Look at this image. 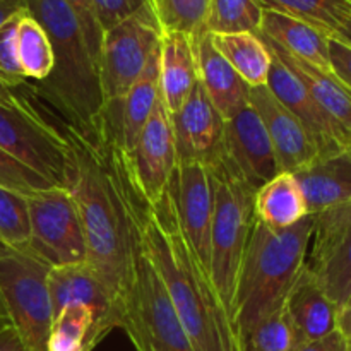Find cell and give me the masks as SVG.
Returning <instances> with one entry per match:
<instances>
[{
	"mask_svg": "<svg viewBox=\"0 0 351 351\" xmlns=\"http://www.w3.org/2000/svg\"><path fill=\"white\" fill-rule=\"evenodd\" d=\"M69 143L64 189L74 199L88 243V263L108 287L120 308L141 243L136 219L137 189L122 149L105 130L88 136L62 123Z\"/></svg>",
	"mask_w": 351,
	"mask_h": 351,
	"instance_id": "6da1fadb",
	"label": "cell"
},
{
	"mask_svg": "<svg viewBox=\"0 0 351 351\" xmlns=\"http://www.w3.org/2000/svg\"><path fill=\"white\" fill-rule=\"evenodd\" d=\"M136 219L144 250L194 351H243L209 273L182 232L168 191L156 202H144L137 192Z\"/></svg>",
	"mask_w": 351,
	"mask_h": 351,
	"instance_id": "7a4b0ae2",
	"label": "cell"
},
{
	"mask_svg": "<svg viewBox=\"0 0 351 351\" xmlns=\"http://www.w3.org/2000/svg\"><path fill=\"white\" fill-rule=\"evenodd\" d=\"M26 12L48 34L55 57L53 71L36 82V93L60 113L62 123L95 136L103 112L98 65L74 10L65 0H26Z\"/></svg>",
	"mask_w": 351,
	"mask_h": 351,
	"instance_id": "3957f363",
	"label": "cell"
},
{
	"mask_svg": "<svg viewBox=\"0 0 351 351\" xmlns=\"http://www.w3.org/2000/svg\"><path fill=\"white\" fill-rule=\"evenodd\" d=\"M314 218L311 215L285 230L256 221L239 271L232 317L240 343L250 329L283 307L285 297L307 257Z\"/></svg>",
	"mask_w": 351,
	"mask_h": 351,
	"instance_id": "277c9868",
	"label": "cell"
},
{
	"mask_svg": "<svg viewBox=\"0 0 351 351\" xmlns=\"http://www.w3.org/2000/svg\"><path fill=\"white\" fill-rule=\"evenodd\" d=\"M206 168L213 191L209 278L233 324L232 305L239 271L257 221L254 213L256 191L237 175L223 154L206 165Z\"/></svg>",
	"mask_w": 351,
	"mask_h": 351,
	"instance_id": "5b68a950",
	"label": "cell"
},
{
	"mask_svg": "<svg viewBox=\"0 0 351 351\" xmlns=\"http://www.w3.org/2000/svg\"><path fill=\"white\" fill-rule=\"evenodd\" d=\"M50 269L27 250L0 245V307L26 351H47L53 322Z\"/></svg>",
	"mask_w": 351,
	"mask_h": 351,
	"instance_id": "8992f818",
	"label": "cell"
},
{
	"mask_svg": "<svg viewBox=\"0 0 351 351\" xmlns=\"http://www.w3.org/2000/svg\"><path fill=\"white\" fill-rule=\"evenodd\" d=\"M120 329L137 351H194L173 304L151 264L143 239L134 257L132 276L122 300Z\"/></svg>",
	"mask_w": 351,
	"mask_h": 351,
	"instance_id": "52a82bcc",
	"label": "cell"
},
{
	"mask_svg": "<svg viewBox=\"0 0 351 351\" xmlns=\"http://www.w3.org/2000/svg\"><path fill=\"white\" fill-rule=\"evenodd\" d=\"M0 147L55 187H64L69 158L64 130L16 93L0 98Z\"/></svg>",
	"mask_w": 351,
	"mask_h": 351,
	"instance_id": "ba28073f",
	"label": "cell"
},
{
	"mask_svg": "<svg viewBox=\"0 0 351 351\" xmlns=\"http://www.w3.org/2000/svg\"><path fill=\"white\" fill-rule=\"evenodd\" d=\"M31 240L27 252L50 267L88 263L84 226L74 199L64 187L27 195Z\"/></svg>",
	"mask_w": 351,
	"mask_h": 351,
	"instance_id": "9c48e42d",
	"label": "cell"
},
{
	"mask_svg": "<svg viewBox=\"0 0 351 351\" xmlns=\"http://www.w3.org/2000/svg\"><path fill=\"white\" fill-rule=\"evenodd\" d=\"M160 41L161 31L147 5L103 33L98 60L103 105L125 96L160 48Z\"/></svg>",
	"mask_w": 351,
	"mask_h": 351,
	"instance_id": "30bf717a",
	"label": "cell"
},
{
	"mask_svg": "<svg viewBox=\"0 0 351 351\" xmlns=\"http://www.w3.org/2000/svg\"><path fill=\"white\" fill-rule=\"evenodd\" d=\"M312 218L305 266L339 311L351 291V208L336 206Z\"/></svg>",
	"mask_w": 351,
	"mask_h": 351,
	"instance_id": "8fae6325",
	"label": "cell"
},
{
	"mask_svg": "<svg viewBox=\"0 0 351 351\" xmlns=\"http://www.w3.org/2000/svg\"><path fill=\"white\" fill-rule=\"evenodd\" d=\"M123 158L130 180L144 202L160 201L177 168L171 117L161 96L134 147Z\"/></svg>",
	"mask_w": 351,
	"mask_h": 351,
	"instance_id": "7c38bea8",
	"label": "cell"
},
{
	"mask_svg": "<svg viewBox=\"0 0 351 351\" xmlns=\"http://www.w3.org/2000/svg\"><path fill=\"white\" fill-rule=\"evenodd\" d=\"M221 154L254 191L280 173L269 136L250 103L225 120Z\"/></svg>",
	"mask_w": 351,
	"mask_h": 351,
	"instance_id": "4fadbf2b",
	"label": "cell"
},
{
	"mask_svg": "<svg viewBox=\"0 0 351 351\" xmlns=\"http://www.w3.org/2000/svg\"><path fill=\"white\" fill-rule=\"evenodd\" d=\"M168 194L182 232L187 237L199 263L209 273L213 191L206 165L177 163L168 185Z\"/></svg>",
	"mask_w": 351,
	"mask_h": 351,
	"instance_id": "5bb4252c",
	"label": "cell"
},
{
	"mask_svg": "<svg viewBox=\"0 0 351 351\" xmlns=\"http://www.w3.org/2000/svg\"><path fill=\"white\" fill-rule=\"evenodd\" d=\"M53 317L72 304L86 305L95 314L96 338L101 341L110 331L120 328V308L117 298L108 290L89 263L51 267L48 274Z\"/></svg>",
	"mask_w": 351,
	"mask_h": 351,
	"instance_id": "9a60e30c",
	"label": "cell"
},
{
	"mask_svg": "<svg viewBox=\"0 0 351 351\" xmlns=\"http://www.w3.org/2000/svg\"><path fill=\"white\" fill-rule=\"evenodd\" d=\"M171 117L177 163L209 165L221 154L225 119L197 81L187 101Z\"/></svg>",
	"mask_w": 351,
	"mask_h": 351,
	"instance_id": "2e32d148",
	"label": "cell"
},
{
	"mask_svg": "<svg viewBox=\"0 0 351 351\" xmlns=\"http://www.w3.org/2000/svg\"><path fill=\"white\" fill-rule=\"evenodd\" d=\"M269 50V48H267ZM269 77H267V88L273 93L274 98L290 110L295 117L307 129L311 137L317 146L319 158L332 156V154L343 153L351 147L348 137L341 129L336 125L335 120L314 101L305 86L297 79V75L287 67L281 60H278L271 53Z\"/></svg>",
	"mask_w": 351,
	"mask_h": 351,
	"instance_id": "e0dca14e",
	"label": "cell"
},
{
	"mask_svg": "<svg viewBox=\"0 0 351 351\" xmlns=\"http://www.w3.org/2000/svg\"><path fill=\"white\" fill-rule=\"evenodd\" d=\"M249 103L263 120L280 173H297L317 160L319 151L311 134L290 110L274 98L267 86L250 88Z\"/></svg>",
	"mask_w": 351,
	"mask_h": 351,
	"instance_id": "ac0fdd59",
	"label": "cell"
},
{
	"mask_svg": "<svg viewBox=\"0 0 351 351\" xmlns=\"http://www.w3.org/2000/svg\"><path fill=\"white\" fill-rule=\"evenodd\" d=\"M283 308L304 343L324 338L338 329V307L305 264L285 297Z\"/></svg>",
	"mask_w": 351,
	"mask_h": 351,
	"instance_id": "d6986e66",
	"label": "cell"
},
{
	"mask_svg": "<svg viewBox=\"0 0 351 351\" xmlns=\"http://www.w3.org/2000/svg\"><path fill=\"white\" fill-rule=\"evenodd\" d=\"M194 41L197 77L215 108L225 120L249 105V86L243 82L225 57L215 48L211 34L204 33Z\"/></svg>",
	"mask_w": 351,
	"mask_h": 351,
	"instance_id": "ffe728a7",
	"label": "cell"
},
{
	"mask_svg": "<svg viewBox=\"0 0 351 351\" xmlns=\"http://www.w3.org/2000/svg\"><path fill=\"white\" fill-rule=\"evenodd\" d=\"M293 175L300 184L311 216L351 202V149L317 158Z\"/></svg>",
	"mask_w": 351,
	"mask_h": 351,
	"instance_id": "44dd1931",
	"label": "cell"
},
{
	"mask_svg": "<svg viewBox=\"0 0 351 351\" xmlns=\"http://www.w3.org/2000/svg\"><path fill=\"white\" fill-rule=\"evenodd\" d=\"M257 33L295 58L332 74L329 62V34L324 31L287 14L264 9L263 23Z\"/></svg>",
	"mask_w": 351,
	"mask_h": 351,
	"instance_id": "7402d4cb",
	"label": "cell"
},
{
	"mask_svg": "<svg viewBox=\"0 0 351 351\" xmlns=\"http://www.w3.org/2000/svg\"><path fill=\"white\" fill-rule=\"evenodd\" d=\"M197 81L194 41L182 33H161L160 96L170 115L182 108Z\"/></svg>",
	"mask_w": 351,
	"mask_h": 351,
	"instance_id": "603a6c76",
	"label": "cell"
},
{
	"mask_svg": "<svg viewBox=\"0 0 351 351\" xmlns=\"http://www.w3.org/2000/svg\"><path fill=\"white\" fill-rule=\"evenodd\" d=\"M259 34V33H257ZM261 36V34H259ZM263 38V36H261ZM263 41L266 43V47L269 48L271 53L278 58V60L283 62L295 75H297L298 81L305 86V89L308 91V95L314 98V101L331 117L336 122V125L345 132V136L348 137L351 144V91L346 89L338 79L332 74L328 72H322L321 69L314 67V65L307 64V62L300 60V58H295L293 55L287 53L285 50H281L280 47H276L274 43H271L269 40L263 38Z\"/></svg>",
	"mask_w": 351,
	"mask_h": 351,
	"instance_id": "cb8c5ba5",
	"label": "cell"
},
{
	"mask_svg": "<svg viewBox=\"0 0 351 351\" xmlns=\"http://www.w3.org/2000/svg\"><path fill=\"white\" fill-rule=\"evenodd\" d=\"M256 219L267 228L285 230L308 216L307 201L293 173H278L254 194Z\"/></svg>",
	"mask_w": 351,
	"mask_h": 351,
	"instance_id": "d4e9b609",
	"label": "cell"
},
{
	"mask_svg": "<svg viewBox=\"0 0 351 351\" xmlns=\"http://www.w3.org/2000/svg\"><path fill=\"white\" fill-rule=\"evenodd\" d=\"M211 40L216 50L228 60L249 88L267 84L273 57L259 34H211Z\"/></svg>",
	"mask_w": 351,
	"mask_h": 351,
	"instance_id": "484cf974",
	"label": "cell"
},
{
	"mask_svg": "<svg viewBox=\"0 0 351 351\" xmlns=\"http://www.w3.org/2000/svg\"><path fill=\"white\" fill-rule=\"evenodd\" d=\"M17 60L24 77L33 82H43L55 65L48 34L27 12H24L17 23Z\"/></svg>",
	"mask_w": 351,
	"mask_h": 351,
	"instance_id": "4316f807",
	"label": "cell"
},
{
	"mask_svg": "<svg viewBox=\"0 0 351 351\" xmlns=\"http://www.w3.org/2000/svg\"><path fill=\"white\" fill-rule=\"evenodd\" d=\"M98 343L93 311L72 304L53 317L47 351H93Z\"/></svg>",
	"mask_w": 351,
	"mask_h": 351,
	"instance_id": "83f0119b",
	"label": "cell"
},
{
	"mask_svg": "<svg viewBox=\"0 0 351 351\" xmlns=\"http://www.w3.org/2000/svg\"><path fill=\"white\" fill-rule=\"evenodd\" d=\"M264 9L276 10L300 19L335 36L351 21L350 0H259Z\"/></svg>",
	"mask_w": 351,
	"mask_h": 351,
	"instance_id": "f1b7e54d",
	"label": "cell"
},
{
	"mask_svg": "<svg viewBox=\"0 0 351 351\" xmlns=\"http://www.w3.org/2000/svg\"><path fill=\"white\" fill-rule=\"evenodd\" d=\"M209 0H147L161 33H182L197 40L206 33Z\"/></svg>",
	"mask_w": 351,
	"mask_h": 351,
	"instance_id": "f546056e",
	"label": "cell"
},
{
	"mask_svg": "<svg viewBox=\"0 0 351 351\" xmlns=\"http://www.w3.org/2000/svg\"><path fill=\"white\" fill-rule=\"evenodd\" d=\"M264 7L259 0H209L206 33H257L263 23Z\"/></svg>",
	"mask_w": 351,
	"mask_h": 351,
	"instance_id": "4dcf8cb0",
	"label": "cell"
},
{
	"mask_svg": "<svg viewBox=\"0 0 351 351\" xmlns=\"http://www.w3.org/2000/svg\"><path fill=\"white\" fill-rule=\"evenodd\" d=\"M305 345L285 308L261 319L242 339L243 351H298Z\"/></svg>",
	"mask_w": 351,
	"mask_h": 351,
	"instance_id": "1f68e13d",
	"label": "cell"
},
{
	"mask_svg": "<svg viewBox=\"0 0 351 351\" xmlns=\"http://www.w3.org/2000/svg\"><path fill=\"white\" fill-rule=\"evenodd\" d=\"M31 219L27 195L0 187V245L12 250H27Z\"/></svg>",
	"mask_w": 351,
	"mask_h": 351,
	"instance_id": "d6a6232c",
	"label": "cell"
},
{
	"mask_svg": "<svg viewBox=\"0 0 351 351\" xmlns=\"http://www.w3.org/2000/svg\"><path fill=\"white\" fill-rule=\"evenodd\" d=\"M0 187L31 195L38 191L55 187V185L0 147Z\"/></svg>",
	"mask_w": 351,
	"mask_h": 351,
	"instance_id": "836d02e7",
	"label": "cell"
},
{
	"mask_svg": "<svg viewBox=\"0 0 351 351\" xmlns=\"http://www.w3.org/2000/svg\"><path fill=\"white\" fill-rule=\"evenodd\" d=\"M23 14L0 27V79L12 89L24 88L27 84V79L24 77L17 60V23Z\"/></svg>",
	"mask_w": 351,
	"mask_h": 351,
	"instance_id": "e575fe53",
	"label": "cell"
},
{
	"mask_svg": "<svg viewBox=\"0 0 351 351\" xmlns=\"http://www.w3.org/2000/svg\"><path fill=\"white\" fill-rule=\"evenodd\" d=\"M147 5V0H93L96 21L99 29H112L113 26L120 24L122 21L129 19L130 16Z\"/></svg>",
	"mask_w": 351,
	"mask_h": 351,
	"instance_id": "d590c367",
	"label": "cell"
},
{
	"mask_svg": "<svg viewBox=\"0 0 351 351\" xmlns=\"http://www.w3.org/2000/svg\"><path fill=\"white\" fill-rule=\"evenodd\" d=\"M72 10H74L75 17H77L79 24L84 33L86 43H88L89 51H91L93 58H95L96 65L99 60V48H101L103 31L99 29V24L96 21L95 7H93V0H65Z\"/></svg>",
	"mask_w": 351,
	"mask_h": 351,
	"instance_id": "8d00e7d4",
	"label": "cell"
},
{
	"mask_svg": "<svg viewBox=\"0 0 351 351\" xmlns=\"http://www.w3.org/2000/svg\"><path fill=\"white\" fill-rule=\"evenodd\" d=\"M329 62L335 77L351 91V47L329 36Z\"/></svg>",
	"mask_w": 351,
	"mask_h": 351,
	"instance_id": "74e56055",
	"label": "cell"
},
{
	"mask_svg": "<svg viewBox=\"0 0 351 351\" xmlns=\"http://www.w3.org/2000/svg\"><path fill=\"white\" fill-rule=\"evenodd\" d=\"M298 351H351V343L336 329L324 338L305 343Z\"/></svg>",
	"mask_w": 351,
	"mask_h": 351,
	"instance_id": "f35d334b",
	"label": "cell"
},
{
	"mask_svg": "<svg viewBox=\"0 0 351 351\" xmlns=\"http://www.w3.org/2000/svg\"><path fill=\"white\" fill-rule=\"evenodd\" d=\"M23 12H26V0H0V27Z\"/></svg>",
	"mask_w": 351,
	"mask_h": 351,
	"instance_id": "ab89813d",
	"label": "cell"
},
{
	"mask_svg": "<svg viewBox=\"0 0 351 351\" xmlns=\"http://www.w3.org/2000/svg\"><path fill=\"white\" fill-rule=\"evenodd\" d=\"M0 351H26L17 332L10 326L0 329Z\"/></svg>",
	"mask_w": 351,
	"mask_h": 351,
	"instance_id": "60d3db41",
	"label": "cell"
},
{
	"mask_svg": "<svg viewBox=\"0 0 351 351\" xmlns=\"http://www.w3.org/2000/svg\"><path fill=\"white\" fill-rule=\"evenodd\" d=\"M338 331L351 343V291L338 311Z\"/></svg>",
	"mask_w": 351,
	"mask_h": 351,
	"instance_id": "b9f144b4",
	"label": "cell"
},
{
	"mask_svg": "<svg viewBox=\"0 0 351 351\" xmlns=\"http://www.w3.org/2000/svg\"><path fill=\"white\" fill-rule=\"evenodd\" d=\"M332 38H338L339 41H343V43L350 45L351 47V21H348V23H346L345 26H343Z\"/></svg>",
	"mask_w": 351,
	"mask_h": 351,
	"instance_id": "7bdbcfd3",
	"label": "cell"
},
{
	"mask_svg": "<svg viewBox=\"0 0 351 351\" xmlns=\"http://www.w3.org/2000/svg\"><path fill=\"white\" fill-rule=\"evenodd\" d=\"M14 93H16V89L9 88V86H7L5 82H3L2 79H0V98H10V96H12Z\"/></svg>",
	"mask_w": 351,
	"mask_h": 351,
	"instance_id": "ee69618b",
	"label": "cell"
},
{
	"mask_svg": "<svg viewBox=\"0 0 351 351\" xmlns=\"http://www.w3.org/2000/svg\"><path fill=\"white\" fill-rule=\"evenodd\" d=\"M5 326H9V322H7L5 315H3V312H2V307H0V329H2V328H5Z\"/></svg>",
	"mask_w": 351,
	"mask_h": 351,
	"instance_id": "f6af8a7d",
	"label": "cell"
},
{
	"mask_svg": "<svg viewBox=\"0 0 351 351\" xmlns=\"http://www.w3.org/2000/svg\"><path fill=\"white\" fill-rule=\"evenodd\" d=\"M348 204H350V208H351V202H348Z\"/></svg>",
	"mask_w": 351,
	"mask_h": 351,
	"instance_id": "bcb514c9",
	"label": "cell"
},
{
	"mask_svg": "<svg viewBox=\"0 0 351 351\" xmlns=\"http://www.w3.org/2000/svg\"><path fill=\"white\" fill-rule=\"evenodd\" d=\"M350 2H351V0H350Z\"/></svg>",
	"mask_w": 351,
	"mask_h": 351,
	"instance_id": "7dc6e473",
	"label": "cell"
},
{
	"mask_svg": "<svg viewBox=\"0 0 351 351\" xmlns=\"http://www.w3.org/2000/svg\"><path fill=\"white\" fill-rule=\"evenodd\" d=\"M350 149H351V147H350Z\"/></svg>",
	"mask_w": 351,
	"mask_h": 351,
	"instance_id": "c3c4849f",
	"label": "cell"
}]
</instances>
